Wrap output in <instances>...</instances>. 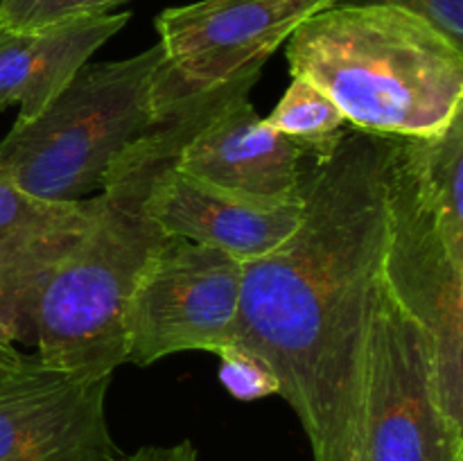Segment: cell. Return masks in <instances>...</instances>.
I'll return each mask as SVG.
<instances>
[{
  "mask_svg": "<svg viewBox=\"0 0 463 461\" xmlns=\"http://www.w3.org/2000/svg\"><path fill=\"white\" fill-rule=\"evenodd\" d=\"M389 136L351 127L310 149L297 230L242 269L238 343L274 371L315 461H360L366 343L389 242Z\"/></svg>",
  "mask_w": 463,
  "mask_h": 461,
  "instance_id": "6da1fadb",
  "label": "cell"
},
{
  "mask_svg": "<svg viewBox=\"0 0 463 461\" xmlns=\"http://www.w3.org/2000/svg\"><path fill=\"white\" fill-rule=\"evenodd\" d=\"M260 72L165 99L161 120L118 158L93 194L84 233L36 301L32 346L43 364L81 375H113L125 364L127 301L167 238L149 212V193L194 131L231 98L251 93Z\"/></svg>",
  "mask_w": 463,
  "mask_h": 461,
  "instance_id": "7a4b0ae2",
  "label": "cell"
},
{
  "mask_svg": "<svg viewBox=\"0 0 463 461\" xmlns=\"http://www.w3.org/2000/svg\"><path fill=\"white\" fill-rule=\"evenodd\" d=\"M285 57L351 129L428 138L463 111V48L401 7L333 5L297 27Z\"/></svg>",
  "mask_w": 463,
  "mask_h": 461,
  "instance_id": "3957f363",
  "label": "cell"
},
{
  "mask_svg": "<svg viewBox=\"0 0 463 461\" xmlns=\"http://www.w3.org/2000/svg\"><path fill=\"white\" fill-rule=\"evenodd\" d=\"M384 278L432 337L439 400L463 425V113L392 138Z\"/></svg>",
  "mask_w": 463,
  "mask_h": 461,
  "instance_id": "277c9868",
  "label": "cell"
},
{
  "mask_svg": "<svg viewBox=\"0 0 463 461\" xmlns=\"http://www.w3.org/2000/svg\"><path fill=\"white\" fill-rule=\"evenodd\" d=\"M161 43L127 59L84 63L61 93L0 140V174L48 202L102 190L118 158L161 120Z\"/></svg>",
  "mask_w": 463,
  "mask_h": 461,
  "instance_id": "5b68a950",
  "label": "cell"
},
{
  "mask_svg": "<svg viewBox=\"0 0 463 461\" xmlns=\"http://www.w3.org/2000/svg\"><path fill=\"white\" fill-rule=\"evenodd\" d=\"M360 461H463V425L439 400L432 337L387 278L366 343Z\"/></svg>",
  "mask_w": 463,
  "mask_h": 461,
  "instance_id": "8992f818",
  "label": "cell"
},
{
  "mask_svg": "<svg viewBox=\"0 0 463 461\" xmlns=\"http://www.w3.org/2000/svg\"><path fill=\"white\" fill-rule=\"evenodd\" d=\"M242 269L220 249L167 235L127 301V362L149 366L184 351L220 355L238 343Z\"/></svg>",
  "mask_w": 463,
  "mask_h": 461,
  "instance_id": "52a82bcc",
  "label": "cell"
},
{
  "mask_svg": "<svg viewBox=\"0 0 463 461\" xmlns=\"http://www.w3.org/2000/svg\"><path fill=\"white\" fill-rule=\"evenodd\" d=\"M339 0H199L158 14L163 98L262 71L301 23Z\"/></svg>",
  "mask_w": 463,
  "mask_h": 461,
  "instance_id": "ba28073f",
  "label": "cell"
},
{
  "mask_svg": "<svg viewBox=\"0 0 463 461\" xmlns=\"http://www.w3.org/2000/svg\"><path fill=\"white\" fill-rule=\"evenodd\" d=\"M111 378L25 357L0 378V461H120L107 419Z\"/></svg>",
  "mask_w": 463,
  "mask_h": 461,
  "instance_id": "9c48e42d",
  "label": "cell"
},
{
  "mask_svg": "<svg viewBox=\"0 0 463 461\" xmlns=\"http://www.w3.org/2000/svg\"><path fill=\"white\" fill-rule=\"evenodd\" d=\"M310 149L280 134L238 93L184 145L176 167L260 203H303Z\"/></svg>",
  "mask_w": 463,
  "mask_h": 461,
  "instance_id": "30bf717a",
  "label": "cell"
},
{
  "mask_svg": "<svg viewBox=\"0 0 463 461\" xmlns=\"http://www.w3.org/2000/svg\"><path fill=\"white\" fill-rule=\"evenodd\" d=\"M303 203L251 202L185 174L176 163L158 176L147 199L165 235L208 244L240 262L267 256L289 240L303 217Z\"/></svg>",
  "mask_w": 463,
  "mask_h": 461,
  "instance_id": "8fae6325",
  "label": "cell"
},
{
  "mask_svg": "<svg viewBox=\"0 0 463 461\" xmlns=\"http://www.w3.org/2000/svg\"><path fill=\"white\" fill-rule=\"evenodd\" d=\"M129 18V12H120L32 32L0 30V111L16 104V122L39 116Z\"/></svg>",
  "mask_w": 463,
  "mask_h": 461,
  "instance_id": "7c38bea8",
  "label": "cell"
},
{
  "mask_svg": "<svg viewBox=\"0 0 463 461\" xmlns=\"http://www.w3.org/2000/svg\"><path fill=\"white\" fill-rule=\"evenodd\" d=\"M90 211L93 197L72 202L54 220L0 240V337L32 343L41 289L84 233Z\"/></svg>",
  "mask_w": 463,
  "mask_h": 461,
  "instance_id": "4fadbf2b",
  "label": "cell"
},
{
  "mask_svg": "<svg viewBox=\"0 0 463 461\" xmlns=\"http://www.w3.org/2000/svg\"><path fill=\"white\" fill-rule=\"evenodd\" d=\"M265 120L307 149L326 147L342 138L348 129L346 118L337 104L319 86L303 77H292V84Z\"/></svg>",
  "mask_w": 463,
  "mask_h": 461,
  "instance_id": "5bb4252c",
  "label": "cell"
},
{
  "mask_svg": "<svg viewBox=\"0 0 463 461\" xmlns=\"http://www.w3.org/2000/svg\"><path fill=\"white\" fill-rule=\"evenodd\" d=\"M125 0H3L0 30L32 32L86 16H102Z\"/></svg>",
  "mask_w": 463,
  "mask_h": 461,
  "instance_id": "9a60e30c",
  "label": "cell"
},
{
  "mask_svg": "<svg viewBox=\"0 0 463 461\" xmlns=\"http://www.w3.org/2000/svg\"><path fill=\"white\" fill-rule=\"evenodd\" d=\"M220 380L231 396L238 400H258V398L276 396L280 384L274 371L265 364L258 355L233 343L220 353Z\"/></svg>",
  "mask_w": 463,
  "mask_h": 461,
  "instance_id": "2e32d148",
  "label": "cell"
},
{
  "mask_svg": "<svg viewBox=\"0 0 463 461\" xmlns=\"http://www.w3.org/2000/svg\"><path fill=\"white\" fill-rule=\"evenodd\" d=\"M72 202H48L27 194L14 181L0 174V240L34 229L61 215Z\"/></svg>",
  "mask_w": 463,
  "mask_h": 461,
  "instance_id": "e0dca14e",
  "label": "cell"
},
{
  "mask_svg": "<svg viewBox=\"0 0 463 461\" xmlns=\"http://www.w3.org/2000/svg\"><path fill=\"white\" fill-rule=\"evenodd\" d=\"M342 3L401 7L428 21L441 34H446L452 43L463 48V0H342Z\"/></svg>",
  "mask_w": 463,
  "mask_h": 461,
  "instance_id": "ac0fdd59",
  "label": "cell"
},
{
  "mask_svg": "<svg viewBox=\"0 0 463 461\" xmlns=\"http://www.w3.org/2000/svg\"><path fill=\"white\" fill-rule=\"evenodd\" d=\"M120 461H197V447L193 441H179L175 446H145L134 455H122Z\"/></svg>",
  "mask_w": 463,
  "mask_h": 461,
  "instance_id": "d6986e66",
  "label": "cell"
},
{
  "mask_svg": "<svg viewBox=\"0 0 463 461\" xmlns=\"http://www.w3.org/2000/svg\"><path fill=\"white\" fill-rule=\"evenodd\" d=\"M23 362H25V355L12 342L0 337V378L7 373H14Z\"/></svg>",
  "mask_w": 463,
  "mask_h": 461,
  "instance_id": "ffe728a7",
  "label": "cell"
},
{
  "mask_svg": "<svg viewBox=\"0 0 463 461\" xmlns=\"http://www.w3.org/2000/svg\"><path fill=\"white\" fill-rule=\"evenodd\" d=\"M0 3H3V0H0Z\"/></svg>",
  "mask_w": 463,
  "mask_h": 461,
  "instance_id": "44dd1931",
  "label": "cell"
}]
</instances>
